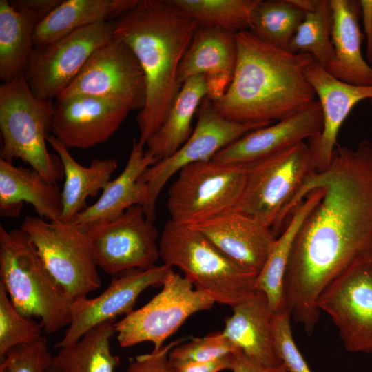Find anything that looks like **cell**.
I'll return each instance as SVG.
<instances>
[{
  "label": "cell",
  "mask_w": 372,
  "mask_h": 372,
  "mask_svg": "<svg viewBox=\"0 0 372 372\" xmlns=\"http://www.w3.org/2000/svg\"><path fill=\"white\" fill-rule=\"evenodd\" d=\"M207 96L205 75L195 76L184 82L165 121L145 145L146 150L157 161L172 156L187 141L194 130V116Z\"/></svg>",
  "instance_id": "cell-30"
},
{
  "label": "cell",
  "mask_w": 372,
  "mask_h": 372,
  "mask_svg": "<svg viewBox=\"0 0 372 372\" xmlns=\"http://www.w3.org/2000/svg\"><path fill=\"white\" fill-rule=\"evenodd\" d=\"M198 26L165 0H139L114 21V37L130 48L145 76V103L136 119L143 147L165 121L180 90V64Z\"/></svg>",
  "instance_id": "cell-3"
},
{
  "label": "cell",
  "mask_w": 372,
  "mask_h": 372,
  "mask_svg": "<svg viewBox=\"0 0 372 372\" xmlns=\"http://www.w3.org/2000/svg\"><path fill=\"white\" fill-rule=\"evenodd\" d=\"M0 282L23 316L38 317L47 333L69 326L72 300L46 269L28 234L0 225Z\"/></svg>",
  "instance_id": "cell-4"
},
{
  "label": "cell",
  "mask_w": 372,
  "mask_h": 372,
  "mask_svg": "<svg viewBox=\"0 0 372 372\" xmlns=\"http://www.w3.org/2000/svg\"><path fill=\"white\" fill-rule=\"evenodd\" d=\"M237 59L225 94L213 102L225 118L238 123H273L297 114L318 100L305 68L309 54L272 46L250 30L236 34Z\"/></svg>",
  "instance_id": "cell-2"
},
{
  "label": "cell",
  "mask_w": 372,
  "mask_h": 372,
  "mask_svg": "<svg viewBox=\"0 0 372 372\" xmlns=\"http://www.w3.org/2000/svg\"><path fill=\"white\" fill-rule=\"evenodd\" d=\"M323 195L296 235L284 280V304L310 335L320 319L323 290L356 262L372 257V143L355 149L337 145L329 167L316 172L296 197Z\"/></svg>",
  "instance_id": "cell-1"
},
{
  "label": "cell",
  "mask_w": 372,
  "mask_h": 372,
  "mask_svg": "<svg viewBox=\"0 0 372 372\" xmlns=\"http://www.w3.org/2000/svg\"><path fill=\"white\" fill-rule=\"evenodd\" d=\"M115 323V320L102 322L76 342L59 348L52 367L58 372H115L120 364V358L110 349Z\"/></svg>",
  "instance_id": "cell-31"
},
{
  "label": "cell",
  "mask_w": 372,
  "mask_h": 372,
  "mask_svg": "<svg viewBox=\"0 0 372 372\" xmlns=\"http://www.w3.org/2000/svg\"><path fill=\"white\" fill-rule=\"evenodd\" d=\"M361 19L364 27V37L366 40V56L372 65V0H360Z\"/></svg>",
  "instance_id": "cell-42"
},
{
  "label": "cell",
  "mask_w": 372,
  "mask_h": 372,
  "mask_svg": "<svg viewBox=\"0 0 372 372\" xmlns=\"http://www.w3.org/2000/svg\"><path fill=\"white\" fill-rule=\"evenodd\" d=\"M189 226L231 260L256 275L276 239L270 227L235 207Z\"/></svg>",
  "instance_id": "cell-18"
},
{
  "label": "cell",
  "mask_w": 372,
  "mask_h": 372,
  "mask_svg": "<svg viewBox=\"0 0 372 372\" xmlns=\"http://www.w3.org/2000/svg\"><path fill=\"white\" fill-rule=\"evenodd\" d=\"M322 110L317 100L304 111L247 133L218 152L212 161L249 165L305 139L317 137L322 130Z\"/></svg>",
  "instance_id": "cell-20"
},
{
  "label": "cell",
  "mask_w": 372,
  "mask_h": 372,
  "mask_svg": "<svg viewBox=\"0 0 372 372\" xmlns=\"http://www.w3.org/2000/svg\"><path fill=\"white\" fill-rule=\"evenodd\" d=\"M21 228L28 234L48 271L72 300L87 297L101 280L85 227L73 221L27 216Z\"/></svg>",
  "instance_id": "cell-8"
},
{
  "label": "cell",
  "mask_w": 372,
  "mask_h": 372,
  "mask_svg": "<svg viewBox=\"0 0 372 372\" xmlns=\"http://www.w3.org/2000/svg\"><path fill=\"white\" fill-rule=\"evenodd\" d=\"M317 307L331 318L346 350L372 353V257L334 279L320 295Z\"/></svg>",
  "instance_id": "cell-15"
},
{
  "label": "cell",
  "mask_w": 372,
  "mask_h": 372,
  "mask_svg": "<svg viewBox=\"0 0 372 372\" xmlns=\"http://www.w3.org/2000/svg\"><path fill=\"white\" fill-rule=\"evenodd\" d=\"M158 244L163 264L179 268L196 289L215 303L234 307L255 291L257 275L231 260L189 225L169 219Z\"/></svg>",
  "instance_id": "cell-5"
},
{
  "label": "cell",
  "mask_w": 372,
  "mask_h": 372,
  "mask_svg": "<svg viewBox=\"0 0 372 372\" xmlns=\"http://www.w3.org/2000/svg\"><path fill=\"white\" fill-rule=\"evenodd\" d=\"M182 340L171 342L158 350L130 358L125 372H177L169 360V353Z\"/></svg>",
  "instance_id": "cell-39"
},
{
  "label": "cell",
  "mask_w": 372,
  "mask_h": 372,
  "mask_svg": "<svg viewBox=\"0 0 372 372\" xmlns=\"http://www.w3.org/2000/svg\"><path fill=\"white\" fill-rule=\"evenodd\" d=\"M172 269L165 264L147 269H129L113 276L99 296L72 301L71 322L55 348L74 342L94 327L133 311L138 296L148 287L162 286Z\"/></svg>",
  "instance_id": "cell-16"
},
{
  "label": "cell",
  "mask_w": 372,
  "mask_h": 372,
  "mask_svg": "<svg viewBox=\"0 0 372 372\" xmlns=\"http://www.w3.org/2000/svg\"><path fill=\"white\" fill-rule=\"evenodd\" d=\"M114 21L79 29L45 45L34 47L23 76L38 98H56L76 77L90 56L114 38Z\"/></svg>",
  "instance_id": "cell-13"
},
{
  "label": "cell",
  "mask_w": 372,
  "mask_h": 372,
  "mask_svg": "<svg viewBox=\"0 0 372 372\" xmlns=\"http://www.w3.org/2000/svg\"><path fill=\"white\" fill-rule=\"evenodd\" d=\"M60 0L0 1V78L3 83L23 74L33 50L38 23Z\"/></svg>",
  "instance_id": "cell-22"
},
{
  "label": "cell",
  "mask_w": 372,
  "mask_h": 372,
  "mask_svg": "<svg viewBox=\"0 0 372 372\" xmlns=\"http://www.w3.org/2000/svg\"><path fill=\"white\" fill-rule=\"evenodd\" d=\"M288 52L309 54L328 72L331 71L335 55L331 42L330 0H317L315 7L305 13Z\"/></svg>",
  "instance_id": "cell-34"
},
{
  "label": "cell",
  "mask_w": 372,
  "mask_h": 372,
  "mask_svg": "<svg viewBox=\"0 0 372 372\" xmlns=\"http://www.w3.org/2000/svg\"><path fill=\"white\" fill-rule=\"evenodd\" d=\"M197 123L187 141L169 157L149 167L139 180L147 186V195L142 205L146 218L154 223L156 203L169 180L183 168L212 160L221 149L247 133L272 123H238L221 116L213 102L205 97L197 110Z\"/></svg>",
  "instance_id": "cell-11"
},
{
  "label": "cell",
  "mask_w": 372,
  "mask_h": 372,
  "mask_svg": "<svg viewBox=\"0 0 372 372\" xmlns=\"http://www.w3.org/2000/svg\"><path fill=\"white\" fill-rule=\"evenodd\" d=\"M247 165L203 161L183 168L168 190L170 220L191 225L236 207Z\"/></svg>",
  "instance_id": "cell-9"
},
{
  "label": "cell",
  "mask_w": 372,
  "mask_h": 372,
  "mask_svg": "<svg viewBox=\"0 0 372 372\" xmlns=\"http://www.w3.org/2000/svg\"><path fill=\"white\" fill-rule=\"evenodd\" d=\"M236 350L220 331L175 346L169 353V360L172 365L206 362L234 353Z\"/></svg>",
  "instance_id": "cell-36"
},
{
  "label": "cell",
  "mask_w": 372,
  "mask_h": 372,
  "mask_svg": "<svg viewBox=\"0 0 372 372\" xmlns=\"http://www.w3.org/2000/svg\"><path fill=\"white\" fill-rule=\"evenodd\" d=\"M54 107L52 100L32 93L23 75L0 86V158L10 163L20 159L56 184L64 178L63 165L46 147Z\"/></svg>",
  "instance_id": "cell-6"
},
{
  "label": "cell",
  "mask_w": 372,
  "mask_h": 372,
  "mask_svg": "<svg viewBox=\"0 0 372 372\" xmlns=\"http://www.w3.org/2000/svg\"><path fill=\"white\" fill-rule=\"evenodd\" d=\"M232 310L222 331L229 342L258 364L267 366L282 364L273 335V313L265 295L255 290L247 299L232 307Z\"/></svg>",
  "instance_id": "cell-23"
},
{
  "label": "cell",
  "mask_w": 372,
  "mask_h": 372,
  "mask_svg": "<svg viewBox=\"0 0 372 372\" xmlns=\"http://www.w3.org/2000/svg\"><path fill=\"white\" fill-rule=\"evenodd\" d=\"M52 357L42 336L8 351L0 360V372H45L52 366Z\"/></svg>",
  "instance_id": "cell-37"
},
{
  "label": "cell",
  "mask_w": 372,
  "mask_h": 372,
  "mask_svg": "<svg viewBox=\"0 0 372 372\" xmlns=\"http://www.w3.org/2000/svg\"><path fill=\"white\" fill-rule=\"evenodd\" d=\"M231 371L232 372H287L282 363L273 366H263L247 358L240 350H236L234 353V360Z\"/></svg>",
  "instance_id": "cell-41"
},
{
  "label": "cell",
  "mask_w": 372,
  "mask_h": 372,
  "mask_svg": "<svg viewBox=\"0 0 372 372\" xmlns=\"http://www.w3.org/2000/svg\"><path fill=\"white\" fill-rule=\"evenodd\" d=\"M85 228L98 267L110 275L147 269L160 258L158 232L141 205L131 207L113 220Z\"/></svg>",
  "instance_id": "cell-14"
},
{
  "label": "cell",
  "mask_w": 372,
  "mask_h": 372,
  "mask_svg": "<svg viewBox=\"0 0 372 372\" xmlns=\"http://www.w3.org/2000/svg\"><path fill=\"white\" fill-rule=\"evenodd\" d=\"M45 372H58L54 369H53L52 366L49 368Z\"/></svg>",
  "instance_id": "cell-43"
},
{
  "label": "cell",
  "mask_w": 372,
  "mask_h": 372,
  "mask_svg": "<svg viewBox=\"0 0 372 372\" xmlns=\"http://www.w3.org/2000/svg\"><path fill=\"white\" fill-rule=\"evenodd\" d=\"M291 313L285 308L273 313L272 330L277 353L287 372H312L296 346Z\"/></svg>",
  "instance_id": "cell-38"
},
{
  "label": "cell",
  "mask_w": 372,
  "mask_h": 372,
  "mask_svg": "<svg viewBox=\"0 0 372 372\" xmlns=\"http://www.w3.org/2000/svg\"><path fill=\"white\" fill-rule=\"evenodd\" d=\"M330 4L331 42L335 61L329 73L351 85H372V67L361 53L364 34L359 24L361 19L360 1L330 0Z\"/></svg>",
  "instance_id": "cell-26"
},
{
  "label": "cell",
  "mask_w": 372,
  "mask_h": 372,
  "mask_svg": "<svg viewBox=\"0 0 372 372\" xmlns=\"http://www.w3.org/2000/svg\"><path fill=\"white\" fill-rule=\"evenodd\" d=\"M234 360V353L215 360L206 362L183 363L172 365L177 372H219L231 370Z\"/></svg>",
  "instance_id": "cell-40"
},
{
  "label": "cell",
  "mask_w": 372,
  "mask_h": 372,
  "mask_svg": "<svg viewBox=\"0 0 372 372\" xmlns=\"http://www.w3.org/2000/svg\"><path fill=\"white\" fill-rule=\"evenodd\" d=\"M42 328L16 309L0 282V360L11 349L41 338Z\"/></svg>",
  "instance_id": "cell-35"
},
{
  "label": "cell",
  "mask_w": 372,
  "mask_h": 372,
  "mask_svg": "<svg viewBox=\"0 0 372 372\" xmlns=\"http://www.w3.org/2000/svg\"><path fill=\"white\" fill-rule=\"evenodd\" d=\"M24 202L41 218L61 219V191L57 184L49 183L32 168L17 167L0 158V215L18 217Z\"/></svg>",
  "instance_id": "cell-25"
},
{
  "label": "cell",
  "mask_w": 372,
  "mask_h": 372,
  "mask_svg": "<svg viewBox=\"0 0 372 372\" xmlns=\"http://www.w3.org/2000/svg\"><path fill=\"white\" fill-rule=\"evenodd\" d=\"M304 73L322 113V130L317 137L309 140V145L317 172H324L330 165L339 130L353 107L365 99H370L372 105V85L358 86L343 82L314 60Z\"/></svg>",
  "instance_id": "cell-19"
},
{
  "label": "cell",
  "mask_w": 372,
  "mask_h": 372,
  "mask_svg": "<svg viewBox=\"0 0 372 372\" xmlns=\"http://www.w3.org/2000/svg\"><path fill=\"white\" fill-rule=\"evenodd\" d=\"M130 112L99 97L73 96L54 103L51 132L68 149H87L107 141Z\"/></svg>",
  "instance_id": "cell-17"
},
{
  "label": "cell",
  "mask_w": 372,
  "mask_h": 372,
  "mask_svg": "<svg viewBox=\"0 0 372 372\" xmlns=\"http://www.w3.org/2000/svg\"><path fill=\"white\" fill-rule=\"evenodd\" d=\"M237 59L236 34L214 27L198 26L180 64V85L195 76L205 75L207 97L219 100L232 81Z\"/></svg>",
  "instance_id": "cell-21"
},
{
  "label": "cell",
  "mask_w": 372,
  "mask_h": 372,
  "mask_svg": "<svg viewBox=\"0 0 372 372\" xmlns=\"http://www.w3.org/2000/svg\"><path fill=\"white\" fill-rule=\"evenodd\" d=\"M179 14L198 26L222 28L235 34L250 30L258 0H165Z\"/></svg>",
  "instance_id": "cell-32"
},
{
  "label": "cell",
  "mask_w": 372,
  "mask_h": 372,
  "mask_svg": "<svg viewBox=\"0 0 372 372\" xmlns=\"http://www.w3.org/2000/svg\"><path fill=\"white\" fill-rule=\"evenodd\" d=\"M316 172L312 152L304 141L250 163L235 208L270 227L277 238L292 212L296 197Z\"/></svg>",
  "instance_id": "cell-7"
},
{
  "label": "cell",
  "mask_w": 372,
  "mask_h": 372,
  "mask_svg": "<svg viewBox=\"0 0 372 372\" xmlns=\"http://www.w3.org/2000/svg\"><path fill=\"white\" fill-rule=\"evenodd\" d=\"M139 0H66L52 9L37 25L33 46L47 45L79 29L116 20Z\"/></svg>",
  "instance_id": "cell-27"
},
{
  "label": "cell",
  "mask_w": 372,
  "mask_h": 372,
  "mask_svg": "<svg viewBox=\"0 0 372 372\" xmlns=\"http://www.w3.org/2000/svg\"><path fill=\"white\" fill-rule=\"evenodd\" d=\"M305 12L291 0H258L250 31L265 43L289 51Z\"/></svg>",
  "instance_id": "cell-33"
},
{
  "label": "cell",
  "mask_w": 372,
  "mask_h": 372,
  "mask_svg": "<svg viewBox=\"0 0 372 372\" xmlns=\"http://www.w3.org/2000/svg\"><path fill=\"white\" fill-rule=\"evenodd\" d=\"M323 190L309 192L295 207L282 231L276 238L269 256L258 273L254 288L266 296L272 313L283 308L284 280L296 235L312 208L320 201Z\"/></svg>",
  "instance_id": "cell-29"
},
{
  "label": "cell",
  "mask_w": 372,
  "mask_h": 372,
  "mask_svg": "<svg viewBox=\"0 0 372 372\" xmlns=\"http://www.w3.org/2000/svg\"><path fill=\"white\" fill-rule=\"evenodd\" d=\"M76 95L93 96L141 111L146 99L145 79L130 48L114 37L99 48L56 100Z\"/></svg>",
  "instance_id": "cell-12"
},
{
  "label": "cell",
  "mask_w": 372,
  "mask_h": 372,
  "mask_svg": "<svg viewBox=\"0 0 372 372\" xmlns=\"http://www.w3.org/2000/svg\"><path fill=\"white\" fill-rule=\"evenodd\" d=\"M162 286L161 291L143 307L115 323L121 347L149 342L153 350H158L189 316L211 309L215 303L172 269Z\"/></svg>",
  "instance_id": "cell-10"
},
{
  "label": "cell",
  "mask_w": 372,
  "mask_h": 372,
  "mask_svg": "<svg viewBox=\"0 0 372 372\" xmlns=\"http://www.w3.org/2000/svg\"><path fill=\"white\" fill-rule=\"evenodd\" d=\"M47 142L59 156L63 168L64 184L61 191L63 221L72 222L84 210L89 196H95L110 180L117 168L114 158H94L84 167L71 155L69 149L54 136L50 134Z\"/></svg>",
  "instance_id": "cell-28"
},
{
  "label": "cell",
  "mask_w": 372,
  "mask_h": 372,
  "mask_svg": "<svg viewBox=\"0 0 372 372\" xmlns=\"http://www.w3.org/2000/svg\"><path fill=\"white\" fill-rule=\"evenodd\" d=\"M156 161L151 153L144 151L138 140L134 139L121 173L105 185L99 199L80 212L73 222L85 227L96 222L113 220L134 205H143L147 198V186L139 178Z\"/></svg>",
  "instance_id": "cell-24"
}]
</instances>
